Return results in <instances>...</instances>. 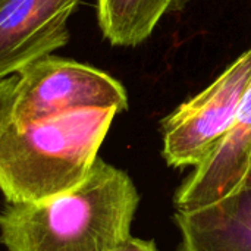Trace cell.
<instances>
[{
  "label": "cell",
  "mask_w": 251,
  "mask_h": 251,
  "mask_svg": "<svg viewBox=\"0 0 251 251\" xmlns=\"http://www.w3.org/2000/svg\"><path fill=\"white\" fill-rule=\"evenodd\" d=\"M140 196L129 175L97 159L76 187L35 203H7L0 243L7 251H109L132 238Z\"/></svg>",
  "instance_id": "cell-1"
},
{
  "label": "cell",
  "mask_w": 251,
  "mask_h": 251,
  "mask_svg": "<svg viewBox=\"0 0 251 251\" xmlns=\"http://www.w3.org/2000/svg\"><path fill=\"white\" fill-rule=\"evenodd\" d=\"M116 109H79L0 134V191L7 203H35L76 187L99 159Z\"/></svg>",
  "instance_id": "cell-2"
},
{
  "label": "cell",
  "mask_w": 251,
  "mask_h": 251,
  "mask_svg": "<svg viewBox=\"0 0 251 251\" xmlns=\"http://www.w3.org/2000/svg\"><path fill=\"white\" fill-rule=\"evenodd\" d=\"M251 85V47L207 88L162 121V154L171 168L199 166L232 126Z\"/></svg>",
  "instance_id": "cell-3"
},
{
  "label": "cell",
  "mask_w": 251,
  "mask_h": 251,
  "mask_svg": "<svg viewBox=\"0 0 251 251\" xmlns=\"http://www.w3.org/2000/svg\"><path fill=\"white\" fill-rule=\"evenodd\" d=\"M128 107L124 85L90 65L47 54L18 74L10 122L28 124L79 109Z\"/></svg>",
  "instance_id": "cell-4"
},
{
  "label": "cell",
  "mask_w": 251,
  "mask_h": 251,
  "mask_svg": "<svg viewBox=\"0 0 251 251\" xmlns=\"http://www.w3.org/2000/svg\"><path fill=\"white\" fill-rule=\"evenodd\" d=\"M79 0H0V79L69 41L68 21Z\"/></svg>",
  "instance_id": "cell-5"
},
{
  "label": "cell",
  "mask_w": 251,
  "mask_h": 251,
  "mask_svg": "<svg viewBox=\"0 0 251 251\" xmlns=\"http://www.w3.org/2000/svg\"><path fill=\"white\" fill-rule=\"evenodd\" d=\"M250 162L251 85L226 135L176 190L175 210L203 207L241 190Z\"/></svg>",
  "instance_id": "cell-6"
},
{
  "label": "cell",
  "mask_w": 251,
  "mask_h": 251,
  "mask_svg": "<svg viewBox=\"0 0 251 251\" xmlns=\"http://www.w3.org/2000/svg\"><path fill=\"white\" fill-rule=\"evenodd\" d=\"M176 251H251V190L197 209L175 210Z\"/></svg>",
  "instance_id": "cell-7"
},
{
  "label": "cell",
  "mask_w": 251,
  "mask_h": 251,
  "mask_svg": "<svg viewBox=\"0 0 251 251\" xmlns=\"http://www.w3.org/2000/svg\"><path fill=\"white\" fill-rule=\"evenodd\" d=\"M184 0H97V19L113 46L134 47L147 40L160 19Z\"/></svg>",
  "instance_id": "cell-8"
},
{
  "label": "cell",
  "mask_w": 251,
  "mask_h": 251,
  "mask_svg": "<svg viewBox=\"0 0 251 251\" xmlns=\"http://www.w3.org/2000/svg\"><path fill=\"white\" fill-rule=\"evenodd\" d=\"M16 81H18V75H12L0 79V134L6 128L12 116Z\"/></svg>",
  "instance_id": "cell-9"
},
{
  "label": "cell",
  "mask_w": 251,
  "mask_h": 251,
  "mask_svg": "<svg viewBox=\"0 0 251 251\" xmlns=\"http://www.w3.org/2000/svg\"><path fill=\"white\" fill-rule=\"evenodd\" d=\"M109 251H159L156 244L151 240H141V238H135L132 237L131 240H128L125 244L113 249Z\"/></svg>",
  "instance_id": "cell-10"
},
{
  "label": "cell",
  "mask_w": 251,
  "mask_h": 251,
  "mask_svg": "<svg viewBox=\"0 0 251 251\" xmlns=\"http://www.w3.org/2000/svg\"><path fill=\"white\" fill-rule=\"evenodd\" d=\"M243 188H250L251 190V162L250 166H249V171H247V176H246V181H244Z\"/></svg>",
  "instance_id": "cell-11"
}]
</instances>
